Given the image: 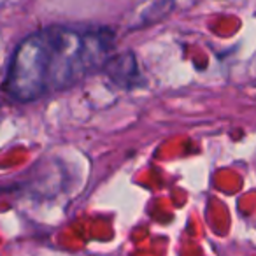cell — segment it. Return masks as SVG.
<instances>
[{
  "label": "cell",
  "mask_w": 256,
  "mask_h": 256,
  "mask_svg": "<svg viewBox=\"0 0 256 256\" xmlns=\"http://www.w3.org/2000/svg\"><path fill=\"white\" fill-rule=\"evenodd\" d=\"M109 28L48 26L20 42L2 90L18 102H34L64 92L104 68L112 56Z\"/></svg>",
  "instance_id": "6da1fadb"
},
{
  "label": "cell",
  "mask_w": 256,
  "mask_h": 256,
  "mask_svg": "<svg viewBox=\"0 0 256 256\" xmlns=\"http://www.w3.org/2000/svg\"><path fill=\"white\" fill-rule=\"evenodd\" d=\"M107 74V78L118 86H123V88H134V86H139L142 82V76H140L139 65L137 60L132 53H121L116 56H110L102 68Z\"/></svg>",
  "instance_id": "7a4b0ae2"
}]
</instances>
